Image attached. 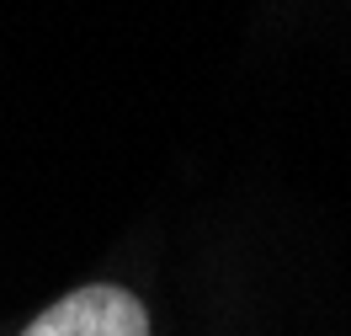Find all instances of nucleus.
Masks as SVG:
<instances>
[{
	"mask_svg": "<svg viewBox=\"0 0 351 336\" xmlns=\"http://www.w3.org/2000/svg\"><path fill=\"white\" fill-rule=\"evenodd\" d=\"M22 336H149V310L117 283H86L53 299Z\"/></svg>",
	"mask_w": 351,
	"mask_h": 336,
	"instance_id": "1",
	"label": "nucleus"
}]
</instances>
